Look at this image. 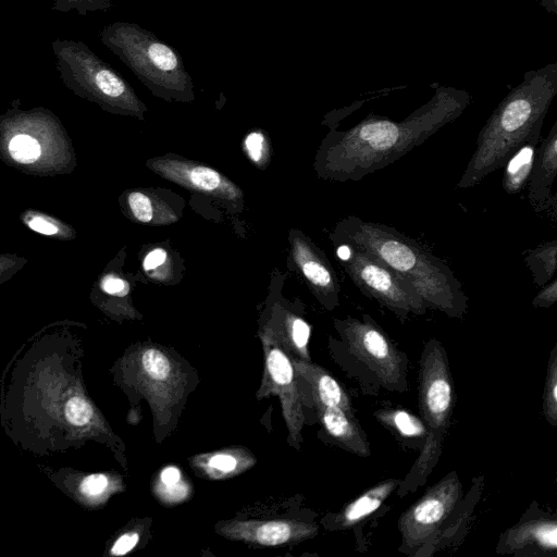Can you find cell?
<instances>
[{"instance_id":"36","label":"cell","mask_w":557,"mask_h":557,"mask_svg":"<svg viewBox=\"0 0 557 557\" xmlns=\"http://www.w3.org/2000/svg\"><path fill=\"white\" fill-rule=\"evenodd\" d=\"M101 288L109 295L120 297L125 296L129 290L128 283L115 275H107L102 280Z\"/></svg>"},{"instance_id":"22","label":"cell","mask_w":557,"mask_h":557,"mask_svg":"<svg viewBox=\"0 0 557 557\" xmlns=\"http://www.w3.org/2000/svg\"><path fill=\"white\" fill-rule=\"evenodd\" d=\"M506 543L511 548L531 545L545 550H556L557 523L555 520L539 519L519 524L508 532Z\"/></svg>"},{"instance_id":"19","label":"cell","mask_w":557,"mask_h":557,"mask_svg":"<svg viewBox=\"0 0 557 557\" xmlns=\"http://www.w3.org/2000/svg\"><path fill=\"white\" fill-rule=\"evenodd\" d=\"M314 406L324 430L338 445L359 456L370 454L368 441L352 412L336 406Z\"/></svg>"},{"instance_id":"1","label":"cell","mask_w":557,"mask_h":557,"mask_svg":"<svg viewBox=\"0 0 557 557\" xmlns=\"http://www.w3.org/2000/svg\"><path fill=\"white\" fill-rule=\"evenodd\" d=\"M84 350L70 332L38 334L10 358L0 377V424L16 448L36 457L104 444L116 456L123 443L89 396Z\"/></svg>"},{"instance_id":"2","label":"cell","mask_w":557,"mask_h":557,"mask_svg":"<svg viewBox=\"0 0 557 557\" xmlns=\"http://www.w3.org/2000/svg\"><path fill=\"white\" fill-rule=\"evenodd\" d=\"M470 102L467 90L436 85L432 97L404 120L370 113L348 129H333L322 144L318 170L329 180L360 181L422 145Z\"/></svg>"},{"instance_id":"34","label":"cell","mask_w":557,"mask_h":557,"mask_svg":"<svg viewBox=\"0 0 557 557\" xmlns=\"http://www.w3.org/2000/svg\"><path fill=\"white\" fill-rule=\"evenodd\" d=\"M557 301V278L554 276L549 282L542 286L535 295L532 305L539 308H549Z\"/></svg>"},{"instance_id":"20","label":"cell","mask_w":557,"mask_h":557,"mask_svg":"<svg viewBox=\"0 0 557 557\" xmlns=\"http://www.w3.org/2000/svg\"><path fill=\"white\" fill-rule=\"evenodd\" d=\"M292 361L297 376L310 386L314 405L336 406L352 412L345 389L326 370L310 361L296 358Z\"/></svg>"},{"instance_id":"28","label":"cell","mask_w":557,"mask_h":557,"mask_svg":"<svg viewBox=\"0 0 557 557\" xmlns=\"http://www.w3.org/2000/svg\"><path fill=\"white\" fill-rule=\"evenodd\" d=\"M376 418L405 437H425L426 428L423 421L404 409L380 410Z\"/></svg>"},{"instance_id":"7","label":"cell","mask_w":557,"mask_h":557,"mask_svg":"<svg viewBox=\"0 0 557 557\" xmlns=\"http://www.w3.org/2000/svg\"><path fill=\"white\" fill-rule=\"evenodd\" d=\"M453 392L446 351L441 343L431 339L424 347L419 373V406L426 436L423 449L403 485L406 491L422 484L438 461L453 411Z\"/></svg>"},{"instance_id":"3","label":"cell","mask_w":557,"mask_h":557,"mask_svg":"<svg viewBox=\"0 0 557 557\" xmlns=\"http://www.w3.org/2000/svg\"><path fill=\"white\" fill-rule=\"evenodd\" d=\"M333 239L355 245L385 263L409 283L428 308L462 318L468 297L453 270L416 239L388 225L349 215L338 223Z\"/></svg>"},{"instance_id":"24","label":"cell","mask_w":557,"mask_h":557,"mask_svg":"<svg viewBox=\"0 0 557 557\" xmlns=\"http://www.w3.org/2000/svg\"><path fill=\"white\" fill-rule=\"evenodd\" d=\"M127 207L133 218L144 224H169L177 216L157 198L143 190H133L127 195Z\"/></svg>"},{"instance_id":"12","label":"cell","mask_w":557,"mask_h":557,"mask_svg":"<svg viewBox=\"0 0 557 557\" xmlns=\"http://www.w3.org/2000/svg\"><path fill=\"white\" fill-rule=\"evenodd\" d=\"M461 491L456 473H449L405 511L399 519L404 546L414 548L425 543L450 515Z\"/></svg>"},{"instance_id":"21","label":"cell","mask_w":557,"mask_h":557,"mask_svg":"<svg viewBox=\"0 0 557 557\" xmlns=\"http://www.w3.org/2000/svg\"><path fill=\"white\" fill-rule=\"evenodd\" d=\"M398 485L400 480L389 479L371 487L343 508L336 523L339 528H349L362 521L376 511Z\"/></svg>"},{"instance_id":"38","label":"cell","mask_w":557,"mask_h":557,"mask_svg":"<svg viewBox=\"0 0 557 557\" xmlns=\"http://www.w3.org/2000/svg\"><path fill=\"white\" fill-rule=\"evenodd\" d=\"M548 13L557 14V0H536Z\"/></svg>"},{"instance_id":"5","label":"cell","mask_w":557,"mask_h":557,"mask_svg":"<svg viewBox=\"0 0 557 557\" xmlns=\"http://www.w3.org/2000/svg\"><path fill=\"white\" fill-rule=\"evenodd\" d=\"M99 38L154 96L194 100L193 81L180 52L152 32L117 21L104 26Z\"/></svg>"},{"instance_id":"17","label":"cell","mask_w":557,"mask_h":557,"mask_svg":"<svg viewBox=\"0 0 557 557\" xmlns=\"http://www.w3.org/2000/svg\"><path fill=\"white\" fill-rule=\"evenodd\" d=\"M557 175V121L535 152L528 178V197L536 212L550 206L552 187Z\"/></svg>"},{"instance_id":"33","label":"cell","mask_w":557,"mask_h":557,"mask_svg":"<svg viewBox=\"0 0 557 557\" xmlns=\"http://www.w3.org/2000/svg\"><path fill=\"white\" fill-rule=\"evenodd\" d=\"M140 540V534L136 530H127L119 534L109 547L110 556H124L133 550Z\"/></svg>"},{"instance_id":"18","label":"cell","mask_w":557,"mask_h":557,"mask_svg":"<svg viewBox=\"0 0 557 557\" xmlns=\"http://www.w3.org/2000/svg\"><path fill=\"white\" fill-rule=\"evenodd\" d=\"M190 466L209 480H225L236 476L256 463L253 455L240 446L195 455Z\"/></svg>"},{"instance_id":"27","label":"cell","mask_w":557,"mask_h":557,"mask_svg":"<svg viewBox=\"0 0 557 557\" xmlns=\"http://www.w3.org/2000/svg\"><path fill=\"white\" fill-rule=\"evenodd\" d=\"M189 491L190 487L181 470L173 466L163 468L153 483L154 494L166 504H177L185 500Z\"/></svg>"},{"instance_id":"16","label":"cell","mask_w":557,"mask_h":557,"mask_svg":"<svg viewBox=\"0 0 557 557\" xmlns=\"http://www.w3.org/2000/svg\"><path fill=\"white\" fill-rule=\"evenodd\" d=\"M290 243L294 263L320 301L330 310L338 306L341 286L323 253L301 235L294 236Z\"/></svg>"},{"instance_id":"13","label":"cell","mask_w":557,"mask_h":557,"mask_svg":"<svg viewBox=\"0 0 557 557\" xmlns=\"http://www.w3.org/2000/svg\"><path fill=\"white\" fill-rule=\"evenodd\" d=\"M37 467L59 491L86 510L103 507L113 495L125 488L123 478L114 471L85 472L71 467Z\"/></svg>"},{"instance_id":"37","label":"cell","mask_w":557,"mask_h":557,"mask_svg":"<svg viewBox=\"0 0 557 557\" xmlns=\"http://www.w3.org/2000/svg\"><path fill=\"white\" fill-rule=\"evenodd\" d=\"M28 226L44 235H52L58 232V226L42 216H33L27 221Z\"/></svg>"},{"instance_id":"4","label":"cell","mask_w":557,"mask_h":557,"mask_svg":"<svg viewBox=\"0 0 557 557\" xmlns=\"http://www.w3.org/2000/svg\"><path fill=\"white\" fill-rule=\"evenodd\" d=\"M556 95V62L525 72L522 82L504 97L480 131L457 188L475 186L505 166L531 137L541 133Z\"/></svg>"},{"instance_id":"8","label":"cell","mask_w":557,"mask_h":557,"mask_svg":"<svg viewBox=\"0 0 557 557\" xmlns=\"http://www.w3.org/2000/svg\"><path fill=\"white\" fill-rule=\"evenodd\" d=\"M114 375L144 395L159 426L169 423L171 410L182 399L186 386V373L181 364L154 345L125 352L114 366Z\"/></svg>"},{"instance_id":"11","label":"cell","mask_w":557,"mask_h":557,"mask_svg":"<svg viewBox=\"0 0 557 557\" xmlns=\"http://www.w3.org/2000/svg\"><path fill=\"white\" fill-rule=\"evenodd\" d=\"M336 326L349 351L368 366L389 389L405 385L406 366L401 354L385 332L368 314L362 319L347 318Z\"/></svg>"},{"instance_id":"35","label":"cell","mask_w":557,"mask_h":557,"mask_svg":"<svg viewBox=\"0 0 557 557\" xmlns=\"http://www.w3.org/2000/svg\"><path fill=\"white\" fill-rule=\"evenodd\" d=\"M169 256L165 249L154 248L150 250L143 260V269L146 273H151L168 262Z\"/></svg>"},{"instance_id":"30","label":"cell","mask_w":557,"mask_h":557,"mask_svg":"<svg viewBox=\"0 0 557 557\" xmlns=\"http://www.w3.org/2000/svg\"><path fill=\"white\" fill-rule=\"evenodd\" d=\"M11 157L22 163L36 161L40 156V145L29 135L17 134L9 143Z\"/></svg>"},{"instance_id":"15","label":"cell","mask_w":557,"mask_h":557,"mask_svg":"<svg viewBox=\"0 0 557 557\" xmlns=\"http://www.w3.org/2000/svg\"><path fill=\"white\" fill-rule=\"evenodd\" d=\"M147 165L163 178L200 194L228 201L239 200L243 196L232 181L203 164L163 157L149 160Z\"/></svg>"},{"instance_id":"31","label":"cell","mask_w":557,"mask_h":557,"mask_svg":"<svg viewBox=\"0 0 557 557\" xmlns=\"http://www.w3.org/2000/svg\"><path fill=\"white\" fill-rule=\"evenodd\" d=\"M249 160L258 166H263L270 157V145L267 136L260 131L248 133L243 143Z\"/></svg>"},{"instance_id":"14","label":"cell","mask_w":557,"mask_h":557,"mask_svg":"<svg viewBox=\"0 0 557 557\" xmlns=\"http://www.w3.org/2000/svg\"><path fill=\"white\" fill-rule=\"evenodd\" d=\"M214 530L221 536L261 546L298 543L318 533L314 524L293 519L223 520Z\"/></svg>"},{"instance_id":"25","label":"cell","mask_w":557,"mask_h":557,"mask_svg":"<svg viewBox=\"0 0 557 557\" xmlns=\"http://www.w3.org/2000/svg\"><path fill=\"white\" fill-rule=\"evenodd\" d=\"M275 333L282 346L292 358L310 361L308 343L311 327L302 318L287 313L282 323L281 333Z\"/></svg>"},{"instance_id":"6","label":"cell","mask_w":557,"mask_h":557,"mask_svg":"<svg viewBox=\"0 0 557 557\" xmlns=\"http://www.w3.org/2000/svg\"><path fill=\"white\" fill-rule=\"evenodd\" d=\"M51 48L61 81L75 95L108 111L144 119L147 107L133 87L85 42L58 38Z\"/></svg>"},{"instance_id":"9","label":"cell","mask_w":557,"mask_h":557,"mask_svg":"<svg viewBox=\"0 0 557 557\" xmlns=\"http://www.w3.org/2000/svg\"><path fill=\"white\" fill-rule=\"evenodd\" d=\"M335 246L344 270L363 295L399 319L425 313L428 307L416 289L376 257L348 243Z\"/></svg>"},{"instance_id":"32","label":"cell","mask_w":557,"mask_h":557,"mask_svg":"<svg viewBox=\"0 0 557 557\" xmlns=\"http://www.w3.org/2000/svg\"><path fill=\"white\" fill-rule=\"evenodd\" d=\"M113 7L112 0H53V11L66 13L76 11L81 16H87L89 12H107Z\"/></svg>"},{"instance_id":"23","label":"cell","mask_w":557,"mask_h":557,"mask_svg":"<svg viewBox=\"0 0 557 557\" xmlns=\"http://www.w3.org/2000/svg\"><path fill=\"white\" fill-rule=\"evenodd\" d=\"M540 137H531L505 164L503 187L508 195L518 194L528 182Z\"/></svg>"},{"instance_id":"26","label":"cell","mask_w":557,"mask_h":557,"mask_svg":"<svg viewBox=\"0 0 557 557\" xmlns=\"http://www.w3.org/2000/svg\"><path fill=\"white\" fill-rule=\"evenodd\" d=\"M524 263L530 270L533 283L542 287L556 274L557 239L554 238L530 250L524 257Z\"/></svg>"},{"instance_id":"10","label":"cell","mask_w":557,"mask_h":557,"mask_svg":"<svg viewBox=\"0 0 557 557\" xmlns=\"http://www.w3.org/2000/svg\"><path fill=\"white\" fill-rule=\"evenodd\" d=\"M260 338L263 346V376L257 398L276 395L280 398L283 418L288 430L289 445L299 449L305 422L302 395L292 357L282 346L275 331L267 327Z\"/></svg>"},{"instance_id":"29","label":"cell","mask_w":557,"mask_h":557,"mask_svg":"<svg viewBox=\"0 0 557 557\" xmlns=\"http://www.w3.org/2000/svg\"><path fill=\"white\" fill-rule=\"evenodd\" d=\"M544 413L547 421L555 426L557 423V358L553 350L548 363L546 383L544 388Z\"/></svg>"}]
</instances>
